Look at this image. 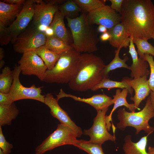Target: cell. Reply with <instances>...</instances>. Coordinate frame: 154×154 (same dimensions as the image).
<instances>
[{"mask_svg": "<svg viewBox=\"0 0 154 154\" xmlns=\"http://www.w3.org/2000/svg\"><path fill=\"white\" fill-rule=\"evenodd\" d=\"M108 32L110 35L109 43L112 46L117 48L129 47L130 35L121 22L108 30Z\"/></svg>", "mask_w": 154, "mask_h": 154, "instance_id": "18", "label": "cell"}, {"mask_svg": "<svg viewBox=\"0 0 154 154\" xmlns=\"http://www.w3.org/2000/svg\"><path fill=\"white\" fill-rule=\"evenodd\" d=\"M143 59L147 62L150 69V76L148 80L149 85L151 91H154V60L153 56L149 54L144 55Z\"/></svg>", "mask_w": 154, "mask_h": 154, "instance_id": "33", "label": "cell"}, {"mask_svg": "<svg viewBox=\"0 0 154 154\" xmlns=\"http://www.w3.org/2000/svg\"><path fill=\"white\" fill-rule=\"evenodd\" d=\"M105 65L100 57L92 53L81 54L78 71L68 83L69 88L78 92L91 90L103 80L102 73Z\"/></svg>", "mask_w": 154, "mask_h": 154, "instance_id": "2", "label": "cell"}, {"mask_svg": "<svg viewBox=\"0 0 154 154\" xmlns=\"http://www.w3.org/2000/svg\"><path fill=\"white\" fill-rule=\"evenodd\" d=\"M152 38H153L154 40V35H153V36L152 37Z\"/></svg>", "mask_w": 154, "mask_h": 154, "instance_id": "47", "label": "cell"}, {"mask_svg": "<svg viewBox=\"0 0 154 154\" xmlns=\"http://www.w3.org/2000/svg\"><path fill=\"white\" fill-rule=\"evenodd\" d=\"M87 14L82 13L73 19L66 18L73 40L71 45L80 53H92L98 50L99 39L97 32L89 22Z\"/></svg>", "mask_w": 154, "mask_h": 154, "instance_id": "3", "label": "cell"}, {"mask_svg": "<svg viewBox=\"0 0 154 154\" xmlns=\"http://www.w3.org/2000/svg\"><path fill=\"white\" fill-rule=\"evenodd\" d=\"M130 42L129 46V52L131 57L132 63L130 66L131 71L130 76L131 78H138L144 76H147L150 74L148 69L149 64L147 62L138 56L132 37H130Z\"/></svg>", "mask_w": 154, "mask_h": 154, "instance_id": "16", "label": "cell"}, {"mask_svg": "<svg viewBox=\"0 0 154 154\" xmlns=\"http://www.w3.org/2000/svg\"><path fill=\"white\" fill-rule=\"evenodd\" d=\"M46 36L45 32L33 26L21 33L13 44L14 51L24 54L35 50L45 45Z\"/></svg>", "mask_w": 154, "mask_h": 154, "instance_id": "7", "label": "cell"}, {"mask_svg": "<svg viewBox=\"0 0 154 154\" xmlns=\"http://www.w3.org/2000/svg\"><path fill=\"white\" fill-rule=\"evenodd\" d=\"M34 2L33 26L39 29L40 27H43L46 30L51 24L55 13L58 10V6L42 0H34Z\"/></svg>", "mask_w": 154, "mask_h": 154, "instance_id": "12", "label": "cell"}, {"mask_svg": "<svg viewBox=\"0 0 154 154\" xmlns=\"http://www.w3.org/2000/svg\"><path fill=\"white\" fill-rule=\"evenodd\" d=\"M129 78L128 77H125L120 82L113 81L108 78L104 79L95 86L91 90L96 91L102 88L109 89L114 88H126L128 90L129 93L132 95L133 89L131 87L129 82Z\"/></svg>", "mask_w": 154, "mask_h": 154, "instance_id": "24", "label": "cell"}, {"mask_svg": "<svg viewBox=\"0 0 154 154\" xmlns=\"http://www.w3.org/2000/svg\"><path fill=\"white\" fill-rule=\"evenodd\" d=\"M102 144H95L83 140H78L74 145L89 154H104Z\"/></svg>", "mask_w": 154, "mask_h": 154, "instance_id": "30", "label": "cell"}, {"mask_svg": "<svg viewBox=\"0 0 154 154\" xmlns=\"http://www.w3.org/2000/svg\"><path fill=\"white\" fill-rule=\"evenodd\" d=\"M110 38V35L108 32L102 33L100 37V40L102 41H109Z\"/></svg>", "mask_w": 154, "mask_h": 154, "instance_id": "39", "label": "cell"}, {"mask_svg": "<svg viewBox=\"0 0 154 154\" xmlns=\"http://www.w3.org/2000/svg\"><path fill=\"white\" fill-rule=\"evenodd\" d=\"M80 54L73 48L60 54L53 68L46 70L43 81L61 84L69 83L78 72Z\"/></svg>", "mask_w": 154, "mask_h": 154, "instance_id": "4", "label": "cell"}, {"mask_svg": "<svg viewBox=\"0 0 154 154\" xmlns=\"http://www.w3.org/2000/svg\"><path fill=\"white\" fill-rule=\"evenodd\" d=\"M98 31L100 33H103L108 32V30L104 26L100 25L98 28Z\"/></svg>", "mask_w": 154, "mask_h": 154, "instance_id": "41", "label": "cell"}, {"mask_svg": "<svg viewBox=\"0 0 154 154\" xmlns=\"http://www.w3.org/2000/svg\"><path fill=\"white\" fill-rule=\"evenodd\" d=\"M0 154H5L1 148H0Z\"/></svg>", "mask_w": 154, "mask_h": 154, "instance_id": "46", "label": "cell"}, {"mask_svg": "<svg viewBox=\"0 0 154 154\" xmlns=\"http://www.w3.org/2000/svg\"><path fill=\"white\" fill-rule=\"evenodd\" d=\"M59 11L65 18L71 19L76 18L79 16L81 10L74 0L66 1L58 6Z\"/></svg>", "mask_w": 154, "mask_h": 154, "instance_id": "28", "label": "cell"}, {"mask_svg": "<svg viewBox=\"0 0 154 154\" xmlns=\"http://www.w3.org/2000/svg\"><path fill=\"white\" fill-rule=\"evenodd\" d=\"M5 56L4 49L2 47L0 48V60H3Z\"/></svg>", "mask_w": 154, "mask_h": 154, "instance_id": "43", "label": "cell"}, {"mask_svg": "<svg viewBox=\"0 0 154 154\" xmlns=\"http://www.w3.org/2000/svg\"><path fill=\"white\" fill-rule=\"evenodd\" d=\"M46 36V41L44 46L57 54H60L73 48L71 45L67 44L54 36Z\"/></svg>", "mask_w": 154, "mask_h": 154, "instance_id": "26", "label": "cell"}, {"mask_svg": "<svg viewBox=\"0 0 154 154\" xmlns=\"http://www.w3.org/2000/svg\"><path fill=\"white\" fill-rule=\"evenodd\" d=\"M132 38L133 43L137 46V52L140 58L143 59L145 54H149L154 56V46L147 40L133 37Z\"/></svg>", "mask_w": 154, "mask_h": 154, "instance_id": "31", "label": "cell"}, {"mask_svg": "<svg viewBox=\"0 0 154 154\" xmlns=\"http://www.w3.org/2000/svg\"><path fill=\"white\" fill-rule=\"evenodd\" d=\"M129 93L128 90L126 89H123L121 91L120 89L116 90L115 95L113 96L114 100V106L108 116L106 115L105 120L108 131L110 130L112 124L110 121L112 122V116L114 111L118 107L122 106H125L131 112H135V105L133 103L129 104L126 99L127 96Z\"/></svg>", "mask_w": 154, "mask_h": 154, "instance_id": "19", "label": "cell"}, {"mask_svg": "<svg viewBox=\"0 0 154 154\" xmlns=\"http://www.w3.org/2000/svg\"><path fill=\"white\" fill-rule=\"evenodd\" d=\"M89 22L92 24L101 25L110 30L121 23V15L110 6H104L88 13Z\"/></svg>", "mask_w": 154, "mask_h": 154, "instance_id": "13", "label": "cell"}, {"mask_svg": "<svg viewBox=\"0 0 154 154\" xmlns=\"http://www.w3.org/2000/svg\"><path fill=\"white\" fill-rule=\"evenodd\" d=\"M121 48H119L115 50L114 58L108 64L105 65L102 73L103 80L108 78L109 72L116 68H123L130 70V66L126 63L129 60L128 57L127 56H125L123 59L120 58L119 57V53Z\"/></svg>", "mask_w": 154, "mask_h": 154, "instance_id": "25", "label": "cell"}, {"mask_svg": "<svg viewBox=\"0 0 154 154\" xmlns=\"http://www.w3.org/2000/svg\"><path fill=\"white\" fill-rule=\"evenodd\" d=\"M1 127L0 125V148L5 154H10L13 146L6 141L3 134Z\"/></svg>", "mask_w": 154, "mask_h": 154, "instance_id": "35", "label": "cell"}, {"mask_svg": "<svg viewBox=\"0 0 154 154\" xmlns=\"http://www.w3.org/2000/svg\"><path fill=\"white\" fill-rule=\"evenodd\" d=\"M150 97L151 102L153 108L154 109V91H151Z\"/></svg>", "mask_w": 154, "mask_h": 154, "instance_id": "42", "label": "cell"}, {"mask_svg": "<svg viewBox=\"0 0 154 154\" xmlns=\"http://www.w3.org/2000/svg\"><path fill=\"white\" fill-rule=\"evenodd\" d=\"M44 103L50 108L52 116L57 119L60 123L67 125L73 129L77 133L78 137L81 136L83 133L81 129L75 124L68 114L61 108L58 101L54 98L52 94L48 93L45 95Z\"/></svg>", "mask_w": 154, "mask_h": 154, "instance_id": "14", "label": "cell"}, {"mask_svg": "<svg viewBox=\"0 0 154 154\" xmlns=\"http://www.w3.org/2000/svg\"><path fill=\"white\" fill-rule=\"evenodd\" d=\"M83 13H88L105 5V1L100 0H74Z\"/></svg>", "mask_w": 154, "mask_h": 154, "instance_id": "32", "label": "cell"}, {"mask_svg": "<svg viewBox=\"0 0 154 154\" xmlns=\"http://www.w3.org/2000/svg\"><path fill=\"white\" fill-rule=\"evenodd\" d=\"M111 2V8L119 12L120 14L121 13L122 7L123 0H109Z\"/></svg>", "mask_w": 154, "mask_h": 154, "instance_id": "36", "label": "cell"}, {"mask_svg": "<svg viewBox=\"0 0 154 154\" xmlns=\"http://www.w3.org/2000/svg\"><path fill=\"white\" fill-rule=\"evenodd\" d=\"M11 41V38L7 27L0 24V44L1 45H5Z\"/></svg>", "mask_w": 154, "mask_h": 154, "instance_id": "34", "label": "cell"}, {"mask_svg": "<svg viewBox=\"0 0 154 154\" xmlns=\"http://www.w3.org/2000/svg\"><path fill=\"white\" fill-rule=\"evenodd\" d=\"M64 17L58 10L55 13L49 27L53 30V36L69 44L68 35L64 23Z\"/></svg>", "mask_w": 154, "mask_h": 154, "instance_id": "22", "label": "cell"}, {"mask_svg": "<svg viewBox=\"0 0 154 154\" xmlns=\"http://www.w3.org/2000/svg\"><path fill=\"white\" fill-rule=\"evenodd\" d=\"M77 133L71 128L59 124L56 129L36 148L35 154H43L48 151L64 145H74L77 140Z\"/></svg>", "mask_w": 154, "mask_h": 154, "instance_id": "6", "label": "cell"}, {"mask_svg": "<svg viewBox=\"0 0 154 154\" xmlns=\"http://www.w3.org/2000/svg\"><path fill=\"white\" fill-rule=\"evenodd\" d=\"M13 102L9 93L5 94L0 92V105L9 104Z\"/></svg>", "mask_w": 154, "mask_h": 154, "instance_id": "37", "label": "cell"}, {"mask_svg": "<svg viewBox=\"0 0 154 154\" xmlns=\"http://www.w3.org/2000/svg\"><path fill=\"white\" fill-rule=\"evenodd\" d=\"M108 108L97 111L92 126L88 129H84L83 134L89 136V141L94 143L103 144L105 141H115L116 137L108 132L105 120L106 114Z\"/></svg>", "mask_w": 154, "mask_h": 154, "instance_id": "9", "label": "cell"}, {"mask_svg": "<svg viewBox=\"0 0 154 154\" xmlns=\"http://www.w3.org/2000/svg\"><path fill=\"white\" fill-rule=\"evenodd\" d=\"M46 2L52 3L54 5H59L64 3L66 1L63 0H45Z\"/></svg>", "mask_w": 154, "mask_h": 154, "instance_id": "40", "label": "cell"}, {"mask_svg": "<svg viewBox=\"0 0 154 154\" xmlns=\"http://www.w3.org/2000/svg\"><path fill=\"white\" fill-rule=\"evenodd\" d=\"M129 82L132 88L134 90L135 94L131 97L130 99L134 102L135 109L140 110L139 106L140 103L147 97L150 93L147 76L138 78H129Z\"/></svg>", "mask_w": 154, "mask_h": 154, "instance_id": "17", "label": "cell"}, {"mask_svg": "<svg viewBox=\"0 0 154 154\" xmlns=\"http://www.w3.org/2000/svg\"><path fill=\"white\" fill-rule=\"evenodd\" d=\"M23 4H10L0 1V24L7 27L13 21L20 11Z\"/></svg>", "mask_w": 154, "mask_h": 154, "instance_id": "21", "label": "cell"}, {"mask_svg": "<svg viewBox=\"0 0 154 154\" xmlns=\"http://www.w3.org/2000/svg\"><path fill=\"white\" fill-rule=\"evenodd\" d=\"M117 117L119 122L117 127L121 130H124L127 126L132 127L135 129L137 135L142 130L149 135L154 131V127L149 124V120L154 117V109L150 96L147 97L145 105L141 111L129 112L124 108H120L117 112Z\"/></svg>", "mask_w": 154, "mask_h": 154, "instance_id": "5", "label": "cell"}, {"mask_svg": "<svg viewBox=\"0 0 154 154\" xmlns=\"http://www.w3.org/2000/svg\"><path fill=\"white\" fill-rule=\"evenodd\" d=\"M21 73L24 75H35L43 81L47 68L35 50L23 54L18 62Z\"/></svg>", "mask_w": 154, "mask_h": 154, "instance_id": "10", "label": "cell"}, {"mask_svg": "<svg viewBox=\"0 0 154 154\" xmlns=\"http://www.w3.org/2000/svg\"><path fill=\"white\" fill-rule=\"evenodd\" d=\"M56 96L58 101L60 98L64 97H70L74 100L87 103L93 107L98 111L109 107L114 104V100L111 97L104 94L94 95L88 98H81L75 96L65 93L62 89L59 93Z\"/></svg>", "mask_w": 154, "mask_h": 154, "instance_id": "15", "label": "cell"}, {"mask_svg": "<svg viewBox=\"0 0 154 154\" xmlns=\"http://www.w3.org/2000/svg\"><path fill=\"white\" fill-rule=\"evenodd\" d=\"M13 80V70L5 66L0 74V92L7 94L10 90Z\"/></svg>", "mask_w": 154, "mask_h": 154, "instance_id": "29", "label": "cell"}, {"mask_svg": "<svg viewBox=\"0 0 154 154\" xmlns=\"http://www.w3.org/2000/svg\"><path fill=\"white\" fill-rule=\"evenodd\" d=\"M13 70V80L9 93L13 102L23 99H30L37 100L43 103L45 95L42 94L41 88L33 84L30 87H25L21 83L19 80L21 70L19 66L15 65Z\"/></svg>", "mask_w": 154, "mask_h": 154, "instance_id": "8", "label": "cell"}, {"mask_svg": "<svg viewBox=\"0 0 154 154\" xmlns=\"http://www.w3.org/2000/svg\"><path fill=\"white\" fill-rule=\"evenodd\" d=\"M25 0H5L3 2L10 4H20L22 5L25 2Z\"/></svg>", "mask_w": 154, "mask_h": 154, "instance_id": "38", "label": "cell"}, {"mask_svg": "<svg viewBox=\"0 0 154 154\" xmlns=\"http://www.w3.org/2000/svg\"><path fill=\"white\" fill-rule=\"evenodd\" d=\"M34 12V0H25L15 19L7 27L13 44L17 37L24 31L33 19Z\"/></svg>", "mask_w": 154, "mask_h": 154, "instance_id": "11", "label": "cell"}, {"mask_svg": "<svg viewBox=\"0 0 154 154\" xmlns=\"http://www.w3.org/2000/svg\"><path fill=\"white\" fill-rule=\"evenodd\" d=\"M121 22L130 37L148 40L154 34V5L151 0H123Z\"/></svg>", "mask_w": 154, "mask_h": 154, "instance_id": "1", "label": "cell"}, {"mask_svg": "<svg viewBox=\"0 0 154 154\" xmlns=\"http://www.w3.org/2000/svg\"><path fill=\"white\" fill-rule=\"evenodd\" d=\"M19 111L14 102L7 105H0V125H10L15 119Z\"/></svg>", "mask_w": 154, "mask_h": 154, "instance_id": "23", "label": "cell"}, {"mask_svg": "<svg viewBox=\"0 0 154 154\" xmlns=\"http://www.w3.org/2000/svg\"><path fill=\"white\" fill-rule=\"evenodd\" d=\"M5 63V61L3 60H0V68L3 67Z\"/></svg>", "mask_w": 154, "mask_h": 154, "instance_id": "45", "label": "cell"}, {"mask_svg": "<svg viewBox=\"0 0 154 154\" xmlns=\"http://www.w3.org/2000/svg\"><path fill=\"white\" fill-rule=\"evenodd\" d=\"M35 51L43 61L48 70L53 68L60 56V54L50 50L44 46L37 49Z\"/></svg>", "mask_w": 154, "mask_h": 154, "instance_id": "27", "label": "cell"}, {"mask_svg": "<svg viewBox=\"0 0 154 154\" xmlns=\"http://www.w3.org/2000/svg\"><path fill=\"white\" fill-rule=\"evenodd\" d=\"M147 152L149 154H154V147L149 146L148 147Z\"/></svg>", "mask_w": 154, "mask_h": 154, "instance_id": "44", "label": "cell"}, {"mask_svg": "<svg viewBox=\"0 0 154 154\" xmlns=\"http://www.w3.org/2000/svg\"><path fill=\"white\" fill-rule=\"evenodd\" d=\"M149 134L142 137L137 142H133L130 135L126 136L124 139V142L123 149L125 154H149L146 149L147 137Z\"/></svg>", "mask_w": 154, "mask_h": 154, "instance_id": "20", "label": "cell"}]
</instances>
